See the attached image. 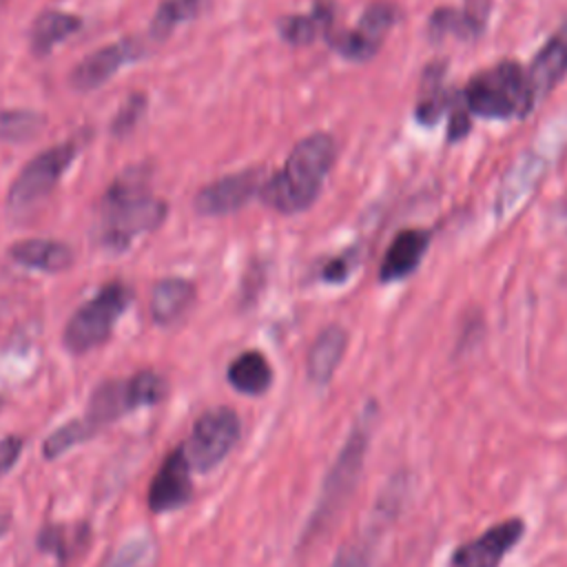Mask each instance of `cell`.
<instances>
[{
    "mask_svg": "<svg viewBox=\"0 0 567 567\" xmlns=\"http://www.w3.org/2000/svg\"><path fill=\"white\" fill-rule=\"evenodd\" d=\"M334 140L328 133H312L299 140L288 153L281 171L264 179L259 190L266 206L295 215L306 210L319 195L326 175L334 164Z\"/></svg>",
    "mask_w": 567,
    "mask_h": 567,
    "instance_id": "6da1fadb",
    "label": "cell"
},
{
    "mask_svg": "<svg viewBox=\"0 0 567 567\" xmlns=\"http://www.w3.org/2000/svg\"><path fill=\"white\" fill-rule=\"evenodd\" d=\"M13 261L44 272H62L71 266V250L53 239H24L9 248Z\"/></svg>",
    "mask_w": 567,
    "mask_h": 567,
    "instance_id": "2e32d148",
    "label": "cell"
},
{
    "mask_svg": "<svg viewBox=\"0 0 567 567\" xmlns=\"http://www.w3.org/2000/svg\"><path fill=\"white\" fill-rule=\"evenodd\" d=\"M135 58V49L131 42H115L104 49L86 55L71 71V86L78 91H91L102 86L111 75H115L128 60Z\"/></svg>",
    "mask_w": 567,
    "mask_h": 567,
    "instance_id": "4fadbf2b",
    "label": "cell"
},
{
    "mask_svg": "<svg viewBox=\"0 0 567 567\" xmlns=\"http://www.w3.org/2000/svg\"><path fill=\"white\" fill-rule=\"evenodd\" d=\"M239 439V419L230 408L206 410L193 425L184 447L190 467L206 472L226 458Z\"/></svg>",
    "mask_w": 567,
    "mask_h": 567,
    "instance_id": "8992f818",
    "label": "cell"
},
{
    "mask_svg": "<svg viewBox=\"0 0 567 567\" xmlns=\"http://www.w3.org/2000/svg\"><path fill=\"white\" fill-rule=\"evenodd\" d=\"M447 104H450V95L441 89V78L439 75L425 78L421 102L416 106V120L421 124H434Z\"/></svg>",
    "mask_w": 567,
    "mask_h": 567,
    "instance_id": "83f0119b",
    "label": "cell"
},
{
    "mask_svg": "<svg viewBox=\"0 0 567 567\" xmlns=\"http://www.w3.org/2000/svg\"><path fill=\"white\" fill-rule=\"evenodd\" d=\"M394 22H396V11L392 4L372 2L363 11L359 22L350 31L334 33L330 38V44L339 55L354 62H365L379 51L385 33L392 29Z\"/></svg>",
    "mask_w": 567,
    "mask_h": 567,
    "instance_id": "ba28073f",
    "label": "cell"
},
{
    "mask_svg": "<svg viewBox=\"0 0 567 567\" xmlns=\"http://www.w3.org/2000/svg\"><path fill=\"white\" fill-rule=\"evenodd\" d=\"M374 421H377V408H374V403H370L363 408V412L350 427L348 439L323 481L319 501L315 505V512L306 527L303 538H315L317 534H321L343 509L346 501L350 498L352 489L359 483V474H361V467L365 461Z\"/></svg>",
    "mask_w": 567,
    "mask_h": 567,
    "instance_id": "7a4b0ae2",
    "label": "cell"
},
{
    "mask_svg": "<svg viewBox=\"0 0 567 567\" xmlns=\"http://www.w3.org/2000/svg\"><path fill=\"white\" fill-rule=\"evenodd\" d=\"M228 381L241 394H264L272 383V370L261 352L248 350L228 365Z\"/></svg>",
    "mask_w": 567,
    "mask_h": 567,
    "instance_id": "ac0fdd59",
    "label": "cell"
},
{
    "mask_svg": "<svg viewBox=\"0 0 567 567\" xmlns=\"http://www.w3.org/2000/svg\"><path fill=\"white\" fill-rule=\"evenodd\" d=\"M461 102L467 113L487 120L523 117L534 106L525 71L509 60L476 73L465 84Z\"/></svg>",
    "mask_w": 567,
    "mask_h": 567,
    "instance_id": "277c9868",
    "label": "cell"
},
{
    "mask_svg": "<svg viewBox=\"0 0 567 567\" xmlns=\"http://www.w3.org/2000/svg\"><path fill=\"white\" fill-rule=\"evenodd\" d=\"M195 288L186 279L168 277L155 284L151 295V315L157 323L168 326L175 323L193 303Z\"/></svg>",
    "mask_w": 567,
    "mask_h": 567,
    "instance_id": "e0dca14e",
    "label": "cell"
},
{
    "mask_svg": "<svg viewBox=\"0 0 567 567\" xmlns=\"http://www.w3.org/2000/svg\"><path fill=\"white\" fill-rule=\"evenodd\" d=\"M330 20H332V9L328 4H319L312 13L284 18L279 22V31L286 42L303 47V44H310L321 31H326L330 27Z\"/></svg>",
    "mask_w": 567,
    "mask_h": 567,
    "instance_id": "44dd1931",
    "label": "cell"
},
{
    "mask_svg": "<svg viewBox=\"0 0 567 567\" xmlns=\"http://www.w3.org/2000/svg\"><path fill=\"white\" fill-rule=\"evenodd\" d=\"M489 7H492V0H465L463 20H465L470 33H478L485 27Z\"/></svg>",
    "mask_w": 567,
    "mask_h": 567,
    "instance_id": "f1b7e54d",
    "label": "cell"
},
{
    "mask_svg": "<svg viewBox=\"0 0 567 567\" xmlns=\"http://www.w3.org/2000/svg\"><path fill=\"white\" fill-rule=\"evenodd\" d=\"M7 529H9V516L4 512H0V536L7 534Z\"/></svg>",
    "mask_w": 567,
    "mask_h": 567,
    "instance_id": "836d02e7",
    "label": "cell"
},
{
    "mask_svg": "<svg viewBox=\"0 0 567 567\" xmlns=\"http://www.w3.org/2000/svg\"><path fill=\"white\" fill-rule=\"evenodd\" d=\"M427 246H430L427 230H421V228L401 230L385 250L383 264L379 268V279L388 284V281H399L412 275L421 264Z\"/></svg>",
    "mask_w": 567,
    "mask_h": 567,
    "instance_id": "5bb4252c",
    "label": "cell"
},
{
    "mask_svg": "<svg viewBox=\"0 0 567 567\" xmlns=\"http://www.w3.org/2000/svg\"><path fill=\"white\" fill-rule=\"evenodd\" d=\"M157 547L148 534H137L124 540L100 567H151L155 563Z\"/></svg>",
    "mask_w": 567,
    "mask_h": 567,
    "instance_id": "7402d4cb",
    "label": "cell"
},
{
    "mask_svg": "<svg viewBox=\"0 0 567 567\" xmlns=\"http://www.w3.org/2000/svg\"><path fill=\"white\" fill-rule=\"evenodd\" d=\"M377 536H379L377 527L363 532L361 536H357L354 540L341 547V551L337 554L330 567H370V560L377 547Z\"/></svg>",
    "mask_w": 567,
    "mask_h": 567,
    "instance_id": "4316f807",
    "label": "cell"
},
{
    "mask_svg": "<svg viewBox=\"0 0 567 567\" xmlns=\"http://www.w3.org/2000/svg\"><path fill=\"white\" fill-rule=\"evenodd\" d=\"M73 157H75V146L69 142L51 146L38 157H33L16 177L9 190V204L13 208H22L49 195Z\"/></svg>",
    "mask_w": 567,
    "mask_h": 567,
    "instance_id": "52a82bcc",
    "label": "cell"
},
{
    "mask_svg": "<svg viewBox=\"0 0 567 567\" xmlns=\"http://www.w3.org/2000/svg\"><path fill=\"white\" fill-rule=\"evenodd\" d=\"M128 410H131V403H128L126 381H104L102 385L95 388V392L89 401V412H86L84 419L95 430L104 423H111V421L120 419Z\"/></svg>",
    "mask_w": 567,
    "mask_h": 567,
    "instance_id": "d6986e66",
    "label": "cell"
},
{
    "mask_svg": "<svg viewBox=\"0 0 567 567\" xmlns=\"http://www.w3.org/2000/svg\"><path fill=\"white\" fill-rule=\"evenodd\" d=\"M142 106H144V100H140V95H135V97L126 104V109H122V111H120V115H117V120H115L113 128H115L117 133L126 131V128L137 120V115H140Z\"/></svg>",
    "mask_w": 567,
    "mask_h": 567,
    "instance_id": "1f68e13d",
    "label": "cell"
},
{
    "mask_svg": "<svg viewBox=\"0 0 567 567\" xmlns=\"http://www.w3.org/2000/svg\"><path fill=\"white\" fill-rule=\"evenodd\" d=\"M467 131H470V115H467V109L461 106L454 111L447 133H450V140H461Z\"/></svg>",
    "mask_w": 567,
    "mask_h": 567,
    "instance_id": "d6a6232c",
    "label": "cell"
},
{
    "mask_svg": "<svg viewBox=\"0 0 567 567\" xmlns=\"http://www.w3.org/2000/svg\"><path fill=\"white\" fill-rule=\"evenodd\" d=\"M20 452H22V441L18 436L0 439V476L16 465Z\"/></svg>",
    "mask_w": 567,
    "mask_h": 567,
    "instance_id": "4dcf8cb0",
    "label": "cell"
},
{
    "mask_svg": "<svg viewBox=\"0 0 567 567\" xmlns=\"http://www.w3.org/2000/svg\"><path fill=\"white\" fill-rule=\"evenodd\" d=\"M91 434H93V427L89 425L86 419H78V421H71V423H64L51 436H47L42 452H44L47 458L53 461V458L62 456L64 452H69L73 445H78L84 439H89Z\"/></svg>",
    "mask_w": 567,
    "mask_h": 567,
    "instance_id": "484cf974",
    "label": "cell"
},
{
    "mask_svg": "<svg viewBox=\"0 0 567 567\" xmlns=\"http://www.w3.org/2000/svg\"><path fill=\"white\" fill-rule=\"evenodd\" d=\"M44 117L33 111H0V140L27 142L40 133Z\"/></svg>",
    "mask_w": 567,
    "mask_h": 567,
    "instance_id": "cb8c5ba5",
    "label": "cell"
},
{
    "mask_svg": "<svg viewBox=\"0 0 567 567\" xmlns=\"http://www.w3.org/2000/svg\"><path fill=\"white\" fill-rule=\"evenodd\" d=\"M204 0H164L151 22V35L162 40L166 38L179 22L190 20L199 9Z\"/></svg>",
    "mask_w": 567,
    "mask_h": 567,
    "instance_id": "603a6c76",
    "label": "cell"
},
{
    "mask_svg": "<svg viewBox=\"0 0 567 567\" xmlns=\"http://www.w3.org/2000/svg\"><path fill=\"white\" fill-rule=\"evenodd\" d=\"M354 266V255H339L334 259H330L323 270H321V279L328 284H339L343 279H348L350 270Z\"/></svg>",
    "mask_w": 567,
    "mask_h": 567,
    "instance_id": "f546056e",
    "label": "cell"
},
{
    "mask_svg": "<svg viewBox=\"0 0 567 567\" xmlns=\"http://www.w3.org/2000/svg\"><path fill=\"white\" fill-rule=\"evenodd\" d=\"M80 29V18L64 11H44L31 27V49L38 55L49 53L58 42Z\"/></svg>",
    "mask_w": 567,
    "mask_h": 567,
    "instance_id": "ffe728a7",
    "label": "cell"
},
{
    "mask_svg": "<svg viewBox=\"0 0 567 567\" xmlns=\"http://www.w3.org/2000/svg\"><path fill=\"white\" fill-rule=\"evenodd\" d=\"M567 73V27L547 40L532 60L525 78L534 102L545 97Z\"/></svg>",
    "mask_w": 567,
    "mask_h": 567,
    "instance_id": "7c38bea8",
    "label": "cell"
},
{
    "mask_svg": "<svg viewBox=\"0 0 567 567\" xmlns=\"http://www.w3.org/2000/svg\"><path fill=\"white\" fill-rule=\"evenodd\" d=\"M346 343L348 334L341 326H328L319 332L308 352V377L317 385H326L332 379L346 352Z\"/></svg>",
    "mask_w": 567,
    "mask_h": 567,
    "instance_id": "9a60e30c",
    "label": "cell"
},
{
    "mask_svg": "<svg viewBox=\"0 0 567 567\" xmlns=\"http://www.w3.org/2000/svg\"><path fill=\"white\" fill-rule=\"evenodd\" d=\"M261 186H264V177H261V171H257V168L224 175V177L206 184L197 193L195 208L199 215H208V217L228 215V213L241 208L255 193L261 190Z\"/></svg>",
    "mask_w": 567,
    "mask_h": 567,
    "instance_id": "9c48e42d",
    "label": "cell"
},
{
    "mask_svg": "<svg viewBox=\"0 0 567 567\" xmlns=\"http://www.w3.org/2000/svg\"><path fill=\"white\" fill-rule=\"evenodd\" d=\"M193 494V483H190V463L186 458L184 447L173 450L162 467L157 470L151 489H148V507L155 514H166L173 512L182 505L188 503Z\"/></svg>",
    "mask_w": 567,
    "mask_h": 567,
    "instance_id": "8fae6325",
    "label": "cell"
},
{
    "mask_svg": "<svg viewBox=\"0 0 567 567\" xmlns=\"http://www.w3.org/2000/svg\"><path fill=\"white\" fill-rule=\"evenodd\" d=\"M128 290L122 284L104 286L89 303H84L64 328V346L82 354L100 346L113 330L117 317L128 306Z\"/></svg>",
    "mask_w": 567,
    "mask_h": 567,
    "instance_id": "5b68a950",
    "label": "cell"
},
{
    "mask_svg": "<svg viewBox=\"0 0 567 567\" xmlns=\"http://www.w3.org/2000/svg\"><path fill=\"white\" fill-rule=\"evenodd\" d=\"M525 523L520 518H507L492 525L478 538L461 545L454 556V567H498L505 554L520 540Z\"/></svg>",
    "mask_w": 567,
    "mask_h": 567,
    "instance_id": "30bf717a",
    "label": "cell"
},
{
    "mask_svg": "<svg viewBox=\"0 0 567 567\" xmlns=\"http://www.w3.org/2000/svg\"><path fill=\"white\" fill-rule=\"evenodd\" d=\"M166 215L164 202L151 197L137 171H128L111 184L102 204V241L122 250L140 233H148L162 224Z\"/></svg>",
    "mask_w": 567,
    "mask_h": 567,
    "instance_id": "3957f363",
    "label": "cell"
},
{
    "mask_svg": "<svg viewBox=\"0 0 567 567\" xmlns=\"http://www.w3.org/2000/svg\"><path fill=\"white\" fill-rule=\"evenodd\" d=\"M126 392H128L131 410L146 408V405H155L164 399L166 383L159 374H155L151 370H142L126 381Z\"/></svg>",
    "mask_w": 567,
    "mask_h": 567,
    "instance_id": "d4e9b609",
    "label": "cell"
}]
</instances>
